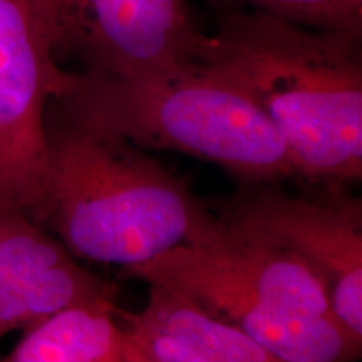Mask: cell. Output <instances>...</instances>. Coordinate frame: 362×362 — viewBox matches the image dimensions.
<instances>
[{"label": "cell", "instance_id": "7", "mask_svg": "<svg viewBox=\"0 0 362 362\" xmlns=\"http://www.w3.org/2000/svg\"><path fill=\"white\" fill-rule=\"evenodd\" d=\"M66 69L34 0H0V205L37 221L47 168V110Z\"/></svg>", "mask_w": 362, "mask_h": 362}, {"label": "cell", "instance_id": "4", "mask_svg": "<svg viewBox=\"0 0 362 362\" xmlns=\"http://www.w3.org/2000/svg\"><path fill=\"white\" fill-rule=\"evenodd\" d=\"M124 277L187 298L284 362L361 357L362 342L336 319L322 280L304 262L223 221L214 238L175 248Z\"/></svg>", "mask_w": 362, "mask_h": 362}, {"label": "cell", "instance_id": "8", "mask_svg": "<svg viewBox=\"0 0 362 362\" xmlns=\"http://www.w3.org/2000/svg\"><path fill=\"white\" fill-rule=\"evenodd\" d=\"M96 298H115L111 284L39 221L0 205V339Z\"/></svg>", "mask_w": 362, "mask_h": 362}, {"label": "cell", "instance_id": "1", "mask_svg": "<svg viewBox=\"0 0 362 362\" xmlns=\"http://www.w3.org/2000/svg\"><path fill=\"white\" fill-rule=\"evenodd\" d=\"M45 124L37 221L76 259L128 272L218 233L220 216L143 148L56 103Z\"/></svg>", "mask_w": 362, "mask_h": 362}, {"label": "cell", "instance_id": "3", "mask_svg": "<svg viewBox=\"0 0 362 362\" xmlns=\"http://www.w3.org/2000/svg\"><path fill=\"white\" fill-rule=\"evenodd\" d=\"M51 103L138 148L220 166L247 187L297 176L269 117L203 62L133 76L66 71Z\"/></svg>", "mask_w": 362, "mask_h": 362}, {"label": "cell", "instance_id": "11", "mask_svg": "<svg viewBox=\"0 0 362 362\" xmlns=\"http://www.w3.org/2000/svg\"><path fill=\"white\" fill-rule=\"evenodd\" d=\"M223 6H248L260 11L314 27L361 37L362 0H215Z\"/></svg>", "mask_w": 362, "mask_h": 362}, {"label": "cell", "instance_id": "6", "mask_svg": "<svg viewBox=\"0 0 362 362\" xmlns=\"http://www.w3.org/2000/svg\"><path fill=\"white\" fill-rule=\"evenodd\" d=\"M218 215L233 232L277 247L322 280L334 315L362 342V206L341 192L296 197L248 185Z\"/></svg>", "mask_w": 362, "mask_h": 362}, {"label": "cell", "instance_id": "5", "mask_svg": "<svg viewBox=\"0 0 362 362\" xmlns=\"http://www.w3.org/2000/svg\"><path fill=\"white\" fill-rule=\"evenodd\" d=\"M61 66L146 74L200 61L206 33L188 0H34Z\"/></svg>", "mask_w": 362, "mask_h": 362}, {"label": "cell", "instance_id": "2", "mask_svg": "<svg viewBox=\"0 0 362 362\" xmlns=\"http://www.w3.org/2000/svg\"><path fill=\"white\" fill-rule=\"evenodd\" d=\"M361 37L230 11L200 56L282 136L298 178L342 187L362 176Z\"/></svg>", "mask_w": 362, "mask_h": 362}, {"label": "cell", "instance_id": "9", "mask_svg": "<svg viewBox=\"0 0 362 362\" xmlns=\"http://www.w3.org/2000/svg\"><path fill=\"white\" fill-rule=\"evenodd\" d=\"M131 362H284L187 298L149 287L146 305L119 312Z\"/></svg>", "mask_w": 362, "mask_h": 362}, {"label": "cell", "instance_id": "10", "mask_svg": "<svg viewBox=\"0 0 362 362\" xmlns=\"http://www.w3.org/2000/svg\"><path fill=\"white\" fill-rule=\"evenodd\" d=\"M0 362H131L112 298L71 305L24 330Z\"/></svg>", "mask_w": 362, "mask_h": 362}]
</instances>
